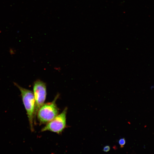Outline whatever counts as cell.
<instances>
[{
  "label": "cell",
  "instance_id": "cell-1",
  "mask_svg": "<svg viewBox=\"0 0 154 154\" xmlns=\"http://www.w3.org/2000/svg\"><path fill=\"white\" fill-rule=\"evenodd\" d=\"M15 85L19 89L21 93L22 101L26 110L28 119L30 129L34 131L33 123L35 118V100L31 91L24 88L14 83ZM35 120V119H34Z\"/></svg>",
  "mask_w": 154,
  "mask_h": 154
},
{
  "label": "cell",
  "instance_id": "cell-2",
  "mask_svg": "<svg viewBox=\"0 0 154 154\" xmlns=\"http://www.w3.org/2000/svg\"><path fill=\"white\" fill-rule=\"evenodd\" d=\"M59 96L57 94L52 101L44 104L38 110L37 115L40 124H46L58 114L59 110L56 101Z\"/></svg>",
  "mask_w": 154,
  "mask_h": 154
},
{
  "label": "cell",
  "instance_id": "cell-3",
  "mask_svg": "<svg viewBox=\"0 0 154 154\" xmlns=\"http://www.w3.org/2000/svg\"><path fill=\"white\" fill-rule=\"evenodd\" d=\"M67 110L66 107L60 114L47 123L42 129L41 131H48L58 134L61 133L66 127Z\"/></svg>",
  "mask_w": 154,
  "mask_h": 154
},
{
  "label": "cell",
  "instance_id": "cell-4",
  "mask_svg": "<svg viewBox=\"0 0 154 154\" xmlns=\"http://www.w3.org/2000/svg\"><path fill=\"white\" fill-rule=\"evenodd\" d=\"M33 93L35 100V118L40 108L44 104L47 94L45 83L39 79L35 81L33 84Z\"/></svg>",
  "mask_w": 154,
  "mask_h": 154
},
{
  "label": "cell",
  "instance_id": "cell-5",
  "mask_svg": "<svg viewBox=\"0 0 154 154\" xmlns=\"http://www.w3.org/2000/svg\"><path fill=\"white\" fill-rule=\"evenodd\" d=\"M125 143V140L124 138L120 139L119 141V144L121 148L123 147Z\"/></svg>",
  "mask_w": 154,
  "mask_h": 154
},
{
  "label": "cell",
  "instance_id": "cell-6",
  "mask_svg": "<svg viewBox=\"0 0 154 154\" xmlns=\"http://www.w3.org/2000/svg\"><path fill=\"white\" fill-rule=\"evenodd\" d=\"M110 147L108 145H106L105 146L103 149V151L106 152H107L110 151Z\"/></svg>",
  "mask_w": 154,
  "mask_h": 154
}]
</instances>
